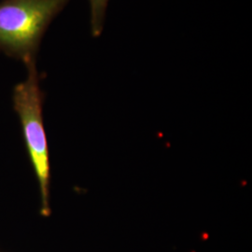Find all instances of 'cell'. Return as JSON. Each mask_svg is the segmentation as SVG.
I'll list each match as a JSON object with an SVG mask.
<instances>
[{
    "label": "cell",
    "mask_w": 252,
    "mask_h": 252,
    "mask_svg": "<svg viewBox=\"0 0 252 252\" xmlns=\"http://www.w3.org/2000/svg\"><path fill=\"white\" fill-rule=\"evenodd\" d=\"M69 1H0V51L25 63L36 59L47 28Z\"/></svg>",
    "instance_id": "6da1fadb"
},
{
    "label": "cell",
    "mask_w": 252,
    "mask_h": 252,
    "mask_svg": "<svg viewBox=\"0 0 252 252\" xmlns=\"http://www.w3.org/2000/svg\"><path fill=\"white\" fill-rule=\"evenodd\" d=\"M90 4L91 32L99 36L103 31L109 0H88Z\"/></svg>",
    "instance_id": "3957f363"
},
{
    "label": "cell",
    "mask_w": 252,
    "mask_h": 252,
    "mask_svg": "<svg viewBox=\"0 0 252 252\" xmlns=\"http://www.w3.org/2000/svg\"><path fill=\"white\" fill-rule=\"evenodd\" d=\"M36 59L26 63L27 79L13 91V106L18 114L27 151L38 181L41 207L44 217L51 213L50 207V161L45 128L42 117L43 94L39 85Z\"/></svg>",
    "instance_id": "7a4b0ae2"
}]
</instances>
